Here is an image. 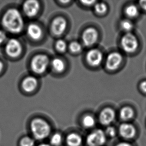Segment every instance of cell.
<instances>
[{"label":"cell","mask_w":146,"mask_h":146,"mask_svg":"<svg viewBox=\"0 0 146 146\" xmlns=\"http://www.w3.org/2000/svg\"><path fill=\"white\" fill-rule=\"evenodd\" d=\"M121 27L123 31L129 33L132 30L133 28V24L129 20H123L121 23Z\"/></svg>","instance_id":"cell-24"},{"label":"cell","mask_w":146,"mask_h":146,"mask_svg":"<svg viewBox=\"0 0 146 146\" xmlns=\"http://www.w3.org/2000/svg\"><path fill=\"white\" fill-rule=\"evenodd\" d=\"M104 132L107 137L110 138H114L118 133V130L115 128V127L111 125L107 126Z\"/></svg>","instance_id":"cell-22"},{"label":"cell","mask_w":146,"mask_h":146,"mask_svg":"<svg viewBox=\"0 0 146 146\" xmlns=\"http://www.w3.org/2000/svg\"><path fill=\"white\" fill-rule=\"evenodd\" d=\"M66 141L68 146H81L83 143V138L79 134L71 133L67 136Z\"/></svg>","instance_id":"cell-16"},{"label":"cell","mask_w":146,"mask_h":146,"mask_svg":"<svg viewBox=\"0 0 146 146\" xmlns=\"http://www.w3.org/2000/svg\"><path fill=\"white\" fill-rule=\"evenodd\" d=\"M2 24L8 31L18 34L24 27V20L20 12L16 9H10L4 14Z\"/></svg>","instance_id":"cell-1"},{"label":"cell","mask_w":146,"mask_h":146,"mask_svg":"<svg viewBox=\"0 0 146 146\" xmlns=\"http://www.w3.org/2000/svg\"><path fill=\"white\" fill-rule=\"evenodd\" d=\"M63 142V137L59 133L53 135L50 138V142L51 146H60Z\"/></svg>","instance_id":"cell-21"},{"label":"cell","mask_w":146,"mask_h":146,"mask_svg":"<svg viewBox=\"0 0 146 146\" xmlns=\"http://www.w3.org/2000/svg\"><path fill=\"white\" fill-rule=\"evenodd\" d=\"M56 47L58 51L64 52L67 49V44L64 40H60L56 42Z\"/></svg>","instance_id":"cell-26"},{"label":"cell","mask_w":146,"mask_h":146,"mask_svg":"<svg viewBox=\"0 0 146 146\" xmlns=\"http://www.w3.org/2000/svg\"><path fill=\"white\" fill-rule=\"evenodd\" d=\"M42 34L43 32L41 28L37 24H31L28 26L27 34L33 40H39L42 36Z\"/></svg>","instance_id":"cell-14"},{"label":"cell","mask_w":146,"mask_h":146,"mask_svg":"<svg viewBox=\"0 0 146 146\" xmlns=\"http://www.w3.org/2000/svg\"><path fill=\"white\" fill-rule=\"evenodd\" d=\"M30 130L34 139L44 140L49 136L51 127L49 124L44 119L36 118L31 121Z\"/></svg>","instance_id":"cell-2"},{"label":"cell","mask_w":146,"mask_h":146,"mask_svg":"<svg viewBox=\"0 0 146 146\" xmlns=\"http://www.w3.org/2000/svg\"><path fill=\"white\" fill-rule=\"evenodd\" d=\"M35 139L30 137H25L20 141V146H35Z\"/></svg>","instance_id":"cell-23"},{"label":"cell","mask_w":146,"mask_h":146,"mask_svg":"<svg viewBox=\"0 0 146 146\" xmlns=\"http://www.w3.org/2000/svg\"><path fill=\"white\" fill-rule=\"evenodd\" d=\"M121 44L123 49L128 53L134 52L138 48V40L136 36L130 33H127L123 36Z\"/></svg>","instance_id":"cell-5"},{"label":"cell","mask_w":146,"mask_h":146,"mask_svg":"<svg viewBox=\"0 0 146 146\" xmlns=\"http://www.w3.org/2000/svg\"><path fill=\"white\" fill-rule=\"evenodd\" d=\"M81 2L86 6H91L96 3V1H82Z\"/></svg>","instance_id":"cell-29"},{"label":"cell","mask_w":146,"mask_h":146,"mask_svg":"<svg viewBox=\"0 0 146 146\" xmlns=\"http://www.w3.org/2000/svg\"><path fill=\"white\" fill-rule=\"evenodd\" d=\"M70 50L74 53L79 52L82 50V46L81 44L78 42H72L69 46Z\"/></svg>","instance_id":"cell-27"},{"label":"cell","mask_w":146,"mask_h":146,"mask_svg":"<svg viewBox=\"0 0 146 146\" xmlns=\"http://www.w3.org/2000/svg\"><path fill=\"white\" fill-rule=\"evenodd\" d=\"M140 88L143 92L146 93V81H143L141 83Z\"/></svg>","instance_id":"cell-31"},{"label":"cell","mask_w":146,"mask_h":146,"mask_svg":"<svg viewBox=\"0 0 146 146\" xmlns=\"http://www.w3.org/2000/svg\"><path fill=\"white\" fill-rule=\"evenodd\" d=\"M108 10L107 6L105 3H100L96 4L95 6V11L98 14H103L107 12Z\"/></svg>","instance_id":"cell-25"},{"label":"cell","mask_w":146,"mask_h":146,"mask_svg":"<svg viewBox=\"0 0 146 146\" xmlns=\"http://www.w3.org/2000/svg\"><path fill=\"white\" fill-rule=\"evenodd\" d=\"M49 59L47 56L43 54L36 55L31 61V68L35 73L42 74L47 69Z\"/></svg>","instance_id":"cell-4"},{"label":"cell","mask_w":146,"mask_h":146,"mask_svg":"<svg viewBox=\"0 0 146 146\" xmlns=\"http://www.w3.org/2000/svg\"><path fill=\"white\" fill-rule=\"evenodd\" d=\"M140 6L143 10L146 11V1H141L139 2Z\"/></svg>","instance_id":"cell-32"},{"label":"cell","mask_w":146,"mask_h":146,"mask_svg":"<svg viewBox=\"0 0 146 146\" xmlns=\"http://www.w3.org/2000/svg\"><path fill=\"white\" fill-rule=\"evenodd\" d=\"M82 124L85 128H92L96 125V120L92 115H86L83 117Z\"/></svg>","instance_id":"cell-18"},{"label":"cell","mask_w":146,"mask_h":146,"mask_svg":"<svg viewBox=\"0 0 146 146\" xmlns=\"http://www.w3.org/2000/svg\"><path fill=\"white\" fill-rule=\"evenodd\" d=\"M38 85V80L34 76H28L24 79L22 83V87L24 91L31 92L36 89Z\"/></svg>","instance_id":"cell-15"},{"label":"cell","mask_w":146,"mask_h":146,"mask_svg":"<svg viewBox=\"0 0 146 146\" xmlns=\"http://www.w3.org/2000/svg\"><path fill=\"white\" fill-rule=\"evenodd\" d=\"M119 115L120 118L126 122L134 117L135 112L130 107H124L121 109Z\"/></svg>","instance_id":"cell-17"},{"label":"cell","mask_w":146,"mask_h":146,"mask_svg":"<svg viewBox=\"0 0 146 146\" xmlns=\"http://www.w3.org/2000/svg\"><path fill=\"white\" fill-rule=\"evenodd\" d=\"M86 59L88 63L92 66H98L103 60V54L98 49H91L87 53Z\"/></svg>","instance_id":"cell-11"},{"label":"cell","mask_w":146,"mask_h":146,"mask_svg":"<svg viewBox=\"0 0 146 146\" xmlns=\"http://www.w3.org/2000/svg\"><path fill=\"white\" fill-rule=\"evenodd\" d=\"M115 146H133L130 143L127 142H121L117 143Z\"/></svg>","instance_id":"cell-30"},{"label":"cell","mask_w":146,"mask_h":146,"mask_svg":"<svg viewBox=\"0 0 146 146\" xmlns=\"http://www.w3.org/2000/svg\"><path fill=\"white\" fill-rule=\"evenodd\" d=\"M107 137L104 131L97 129L88 135L86 142L88 146H103L107 142Z\"/></svg>","instance_id":"cell-3"},{"label":"cell","mask_w":146,"mask_h":146,"mask_svg":"<svg viewBox=\"0 0 146 146\" xmlns=\"http://www.w3.org/2000/svg\"><path fill=\"white\" fill-rule=\"evenodd\" d=\"M22 46L20 42L15 38L10 39L6 44V53L11 57L19 56L22 52Z\"/></svg>","instance_id":"cell-9"},{"label":"cell","mask_w":146,"mask_h":146,"mask_svg":"<svg viewBox=\"0 0 146 146\" xmlns=\"http://www.w3.org/2000/svg\"><path fill=\"white\" fill-rule=\"evenodd\" d=\"M125 13L130 18H135L139 15V10L137 6L134 5H130L125 9Z\"/></svg>","instance_id":"cell-20"},{"label":"cell","mask_w":146,"mask_h":146,"mask_svg":"<svg viewBox=\"0 0 146 146\" xmlns=\"http://www.w3.org/2000/svg\"><path fill=\"white\" fill-rule=\"evenodd\" d=\"M67 26V22L65 19L62 17H58L52 22V30L55 35L60 36L65 32Z\"/></svg>","instance_id":"cell-12"},{"label":"cell","mask_w":146,"mask_h":146,"mask_svg":"<svg viewBox=\"0 0 146 146\" xmlns=\"http://www.w3.org/2000/svg\"><path fill=\"white\" fill-rule=\"evenodd\" d=\"M52 67L54 71L57 72H61L65 68V64L63 60L60 58H55L51 62Z\"/></svg>","instance_id":"cell-19"},{"label":"cell","mask_w":146,"mask_h":146,"mask_svg":"<svg viewBox=\"0 0 146 146\" xmlns=\"http://www.w3.org/2000/svg\"><path fill=\"white\" fill-rule=\"evenodd\" d=\"M6 39V35L5 33L0 30V44L5 42Z\"/></svg>","instance_id":"cell-28"},{"label":"cell","mask_w":146,"mask_h":146,"mask_svg":"<svg viewBox=\"0 0 146 146\" xmlns=\"http://www.w3.org/2000/svg\"><path fill=\"white\" fill-rule=\"evenodd\" d=\"M38 146H51V145L47 144V143H41Z\"/></svg>","instance_id":"cell-33"},{"label":"cell","mask_w":146,"mask_h":146,"mask_svg":"<svg viewBox=\"0 0 146 146\" xmlns=\"http://www.w3.org/2000/svg\"><path fill=\"white\" fill-rule=\"evenodd\" d=\"M40 5L36 1H27L23 5L25 14L29 17L36 16L39 11Z\"/></svg>","instance_id":"cell-13"},{"label":"cell","mask_w":146,"mask_h":146,"mask_svg":"<svg viewBox=\"0 0 146 146\" xmlns=\"http://www.w3.org/2000/svg\"><path fill=\"white\" fill-rule=\"evenodd\" d=\"M118 133L126 140H131L136 136L137 130L134 125L129 123H123L119 127Z\"/></svg>","instance_id":"cell-6"},{"label":"cell","mask_w":146,"mask_h":146,"mask_svg":"<svg viewBox=\"0 0 146 146\" xmlns=\"http://www.w3.org/2000/svg\"><path fill=\"white\" fill-rule=\"evenodd\" d=\"M99 38L98 32L94 28H89L83 32L82 40L84 45L90 46L97 42Z\"/></svg>","instance_id":"cell-8"},{"label":"cell","mask_w":146,"mask_h":146,"mask_svg":"<svg viewBox=\"0 0 146 146\" xmlns=\"http://www.w3.org/2000/svg\"><path fill=\"white\" fill-rule=\"evenodd\" d=\"M116 117L115 111L111 108L107 107L103 109L99 114V120L101 125L108 126L114 121Z\"/></svg>","instance_id":"cell-7"},{"label":"cell","mask_w":146,"mask_h":146,"mask_svg":"<svg viewBox=\"0 0 146 146\" xmlns=\"http://www.w3.org/2000/svg\"><path fill=\"white\" fill-rule=\"evenodd\" d=\"M3 68V64L2 62L0 61V72L2 71Z\"/></svg>","instance_id":"cell-34"},{"label":"cell","mask_w":146,"mask_h":146,"mask_svg":"<svg viewBox=\"0 0 146 146\" xmlns=\"http://www.w3.org/2000/svg\"><path fill=\"white\" fill-rule=\"evenodd\" d=\"M123 60L122 55L117 52H114L109 54L107 57L106 66L110 70L117 69Z\"/></svg>","instance_id":"cell-10"}]
</instances>
